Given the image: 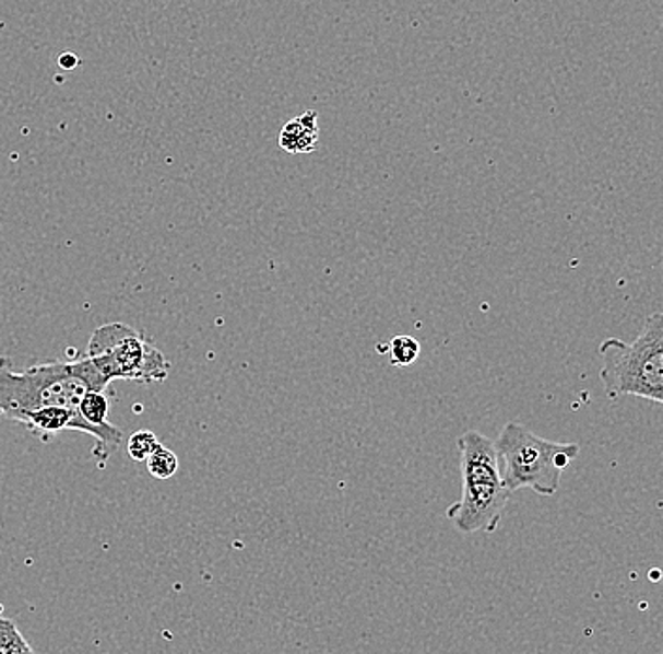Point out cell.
<instances>
[{"mask_svg": "<svg viewBox=\"0 0 663 654\" xmlns=\"http://www.w3.org/2000/svg\"><path fill=\"white\" fill-rule=\"evenodd\" d=\"M161 442L158 437L151 432V430H138L127 442V451H129L130 458L137 460V463H145L151 457V453L157 449Z\"/></svg>", "mask_w": 663, "mask_h": 654, "instance_id": "8fae6325", "label": "cell"}, {"mask_svg": "<svg viewBox=\"0 0 663 654\" xmlns=\"http://www.w3.org/2000/svg\"><path fill=\"white\" fill-rule=\"evenodd\" d=\"M111 396L114 395H108V390H90L80 404L83 419L95 427H111V423H108Z\"/></svg>", "mask_w": 663, "mask_h": 654, "instance_id": "52a82bcc", "label": "cell"}, {"mask_svg": "<svg viewBox=\"0 0 663 654\" xmlns=\"http://www.w3.org/2000/svg\"><path fill=\"white\" fill-rule=\"evenodd\" d=\"M85 354L110 382L163 383L170 374V362L163 351L123 323L96 328Z\"/></svg>", "mask_w": 663, "mask_h": 654, "instance_id": "5b68a950", "label": "cell"}, {"mask_svg": "<svg viewBox=\"0 0 663 654\" xmlns=\"http://www.w3.org/2000/svg\"><path fill=\"white\" fill-rule=\"evenodd\" d=\"M462 471V497L447 510L460 534L498 530L511 491L504 483L496 440L467 430L457 442Z\"/></svg>", "mask_w": 663, "mask_h": 654, "instance_id": "7a4b0ae2", "label": "cell"}, {"mask_svg": "<svg viewBox=\"0 0 663 654\" xmlns=\"http://www.w3.org/2000/svg\"><path fill=\"white\" fill-rule=\"evenodd\" d=\"M110 379L90 357L72 362H46L25 372L0 364V421H14L35 409L59 406L80 411L90 390H108Z\"/></svg>", "mask_w": 663, "mask_h": 654, "instance_id": "6da1fadb", "label": "cell"}, {"mask_svg": "<svg viewBox=\"0 0 663 654\" xmlns=\"http://www.w3.org/2000/svg\"><path fill=\"white\" fill-rule=\"evenodd\" d=\"M145 463H147V470L155 479L174 478L179 468L178 455L174 451L166 449L165 445H158Z\"/></svg>", "mask_w": 663, "mask_h": 654, "instance_id": "30bf717a", "label": "cell"}, {"mask_svg": "<svg viewBox=\"0 0 663 654\" xmlns=\"http://www.w3.org/2000/svg\"><path fill=\"white\" fill-rule=\"evenodd\" d=\"M603 387L611 400L639 396L663 404V312L649 315L634 341L607 338L600 343Z\"/></svg>", "mask_w": 663, "mask_h": 654, "instance_id": "3957f363", "label": "cell"}, {"mask_svg": "<svg viewBox=\"0 0 663 654\" xmlns=\"http://www.w3.org/2000/svg\"><path fill=\"white\" fill-rule=\"evenodd\" d=\"M390 364L396 369H407L415 364L421 354V343L413 336H394L390 341Z\"/></svg>", "mask_w": 663, "mask_h": 654, "instance_id": "ba28073f", "label": "cell"}, {"mask_svg": "<svg viewBox=\"0 0 663 654\" xmlns=\"http://www.w3.org/2000/svg\"><path fill=\"white\" fill-rule=\"evenodd\" d=\"M78 62H80V59H78L74 54H70V51H64V54L59 57V65H61V69L64 70L75 69Z\"/></svg>", "mask_w": 663, "mask_h": 654, "instance_id": "7c38bea8", "label": "cell"}, {"mask_svg": "<svg viewBox=\"0 0 663 654\" xmlns=\"http://www.w3.org/2000/svg\"><path fill=\"white\" fill-rule=\"evenodd\" d=\"M496 447L507 489H532L540 497L558 492L561 474L581 453L579 443L550 442L520 423H507Z\"/></svg>", "mask_w": 663, "mask_h": 654, "instance_id": "277c9868", "label": "cell"}, {"mask_svg": "<svg viewBox=\"0 0 663 654\" xmlns=\"http://www.w3.org/2000/svg\"><path fill=\"white\" fill-rule=\"evenodd\" d=\"M277 143L283 151L291 155H308L317 150L319 143V127H317V112L308 109L300 116L291 119L281 129Z\"/></svg>", "mask_w": 663, "mask_h": 654, "instance_id": "8992f818", "label": "cell"}, {"mask_svg": "<svg viewBox=\"0 0 663 654\" xmlns=\"http://www.w3.org/2000/svg\"><path fill=\"white\" fill-rule=\"evenodd\" d=\"M35 649L21 635L14 620L0 615V654H31Z\"/></svg>", "mask_w": 663, "mask_h": 654, "instance_id": "9c48e42d", "label": "cell"}]
</instances>
